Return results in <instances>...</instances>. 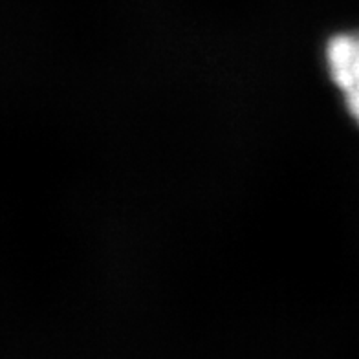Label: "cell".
Here are the masks:
<instances>
[{
	"label": "cell",
	"instance_id": "1",
	"mask_svg": "<svg viewBox=\"0 0 359 359\" xmlns=\"http://www.w3.org/2000/svg\"><path fill=\"white\" fill-rule=\"evenodd\" d=\"M326 67L359 125V32L339 34L326 44Z\"/></svg>",
	"mask_w": 359,
	"mask_h": 359
}]
</instances>
